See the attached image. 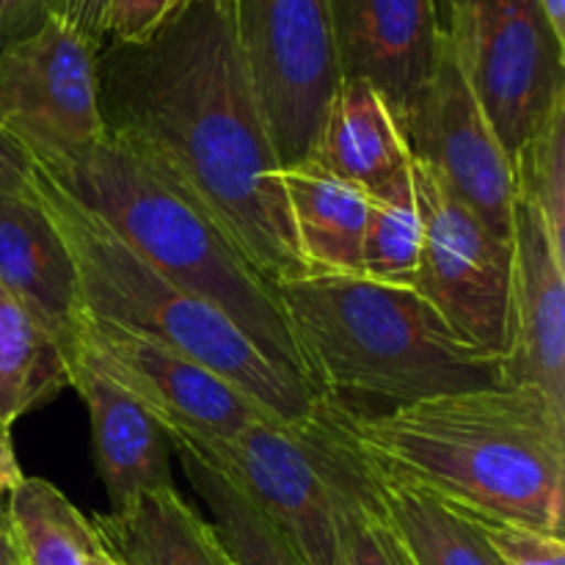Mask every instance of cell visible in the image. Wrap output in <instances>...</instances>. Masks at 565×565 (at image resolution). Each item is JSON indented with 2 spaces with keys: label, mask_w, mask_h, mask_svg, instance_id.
Listing matches in <instances>:
<instances>
[{
  "label": "cell",
  "mask_w": 565,
  "mask_h": 565,
  "mask_svg": "<svg viewBox=\"0 0 565 565\" xmlns=\"http://www.w3.org/2000/svg\"><path fill=\"white\" fill-rule=\"evenodd\" d=\"M276 290L309 384L331 401L397 408L502 384V359L463 340L414 287L303 274Z\"/></svg>",
  "instance_id": "3957f363"
},
{
  "label": "cell",
  "mask_w": 565,
  "mask_h": 565,
  "mask_svg": "<svg viewBox=\"0 0 565 565\" xmlns=\"http://www.w3.org/2000/svg\"><path fill=\"white\" fill-rule=\"evenodd\" d=\"M552 33L565 44V0H539Z\"/></svg>",
  "instance_id": "1f68e13d"
},
{
  "label": "cell",
  "mask_w": 565,
  "mask_h": 565,
  "mask_svg": "<svg viewBox=\"0 0 565 565\" xmlns=\"http://www.w3.org/2000/svg\"><path fill=\"white\" fill-rule=\"evenodd\" d=\"M58 0H0V50L36 31Z\"/></svg>",
  "instance_id": "83f0119b"
},
{
  "label": "cell",
  "mask_w": 565,
  "mask_h": 565,
  "mask_svg": "<svg viewBox=\"0 0 565 565\" xmlns=\"http://www.w3.org/2000/svg\"><path fill=\"white\" fill-rule=\"evenodd\" d=\"M342 81H367L397 121L441 53L434 0H326Z\"/></svg>",
  "instance_id": "5bb4252c"
},
{
  "label": "cell",
  "mask_w": 565,
  "mask_h": 565,
  "mask_svg": "<svg viewBox=\"0 0 565 565\" xmlns=\"http://www.w3.org/2000/svg\"><path fill=\"white\" fill-rule=\"evenodd\" d=\"M307 160L364 193L412 174V152L390 103L367 81L353 77L337 88Z\"/></svg>",
  "instance_id": "e0dca14e"
},
{
  "label": "cell",
  "mask_w": 565,
  "mask_h": 565,
  "mask_svg": "<svg viewBox=\"0 0 565 565\" xmlns=\"http://www.w3.org/2000/svg\"><path fill=\"white\" fill-rule=\"evenodd\" d=\"M0 285L50 331L70 364L75 362L83 320L81 281L36 191L0 193Z\"/></svg>",
  "instance_id": "9a60e30c"
},
{
  "label": "cell",
  "mask_w": 565,
  "mask_h": 565,
  "mask_svg": "<svg viewBox=\"0 0 565 565\" xmlns=\"http://www.w3.org/2000/svg\"><path fill=\"white\" fill-rule=\"evenodd\" d=\"M401 127L412 158L434 171L489 230L513 241V163L445 39L439 61Z\"/></svg>",
  "instance_id": "8fae6325"
},
{
  "label": "cell",
  "mask_w": 565,
  "mask_h": 565,
  "mask_svg": "<svg viewBox=\"0 0 565 565\" xmlns=\"http://www.w3.org/2000/svg\"><path fill=\"white\" fill-rule=\"evenodd\" d=\"M513 180L516 199L535 207L552 248L565 259V99L513 154Z\"/></svg>",
  "instance_id": "d4e9b609"
},
{
  "label": "cell",
  "mask_w": 565,
  "mask_h": 565,
  "mask_svg": "<svg viewBox=\"0 0 565 565\" xmlns=\"http://www.w3.org/2000/svg\"><path fill=\"white\" fill-rule=\"evenodd\" d=\"M70 386V359L50 331L0 285V430Z\"/></svg>",
  "instance_id": "44dd1931"
},
{
  "label": "cell",
  "mask_w": 565,
  "mask_h": 565,
  "mask_svg": "<svg viewBox=\"0 0 565 565\" xmlns=\"http://www.w3.org/2000/svg\"><path fill=\"white\" fill-rule=\"evenodd\" d=\"M33 177L36 166L0 132V193H33Z\"/></svg>",
  "instance_id": "f546056e"
},
{
  "label": "cell",
  "mask_w": 565,
  "mask_h": 565,
  "mask_svg": "<svg viewBox=\"0 0 565 565\" xmlns=\"http://www.w3.org/2000/svg\"><path fill=\"white\" fill-rule=\"evenodd\" d=\"M235 480L248 500L290 539L309 565H342L340 513L320 403L303 423L259 419L235 436L169 434Z\"/></svg>",
  "instance_id": "ba28073f"
},
{
  "label": "cell",
  "mask_w": 565,
  "mask_h": 565,
  "mask_svg": "<svg viewBox=\"0 0 565 565\" xmlns=\"http://www.w3.org/2000/svg\"><path fill=\"white\" fill-rule=\"evenodd\" d=\"M423 254V215H419L414 174L367 193V224L362 241V276L384 285L414 287Z\"/></svg>",
  "instance_id": "cb8c5ba5"
},
{
  "label": "cell",
  "mask_w": 565,
  "mask_h": 565,
  "mask_svg": "<svg viewBox=\"0 0 565 565\" xmlns=\"http://www.w3.org/2000/svg\"><path fill=\"white\" fill-rule=\"evenodd\" d=\"M478 522V519H475ZM502 565H565L563 535L524 524L478 522Z\"/></svg>",
  "instance_id": "484cf974"
},
{
  "label": "cell",
  "mask_w": 565,
  "mask_h": 565,
  "mask_svg": "<svg viewBox=\"0 0 565 565\" xmlns=\"http://www.w3.org/2000/svg\"><path fill=\"white\" fill-rule=\"evenodd\" d=\"M232 33L281 169L309 158L340 88L326 0H230Z\"/></svg>",
  "instance_id": "52a82bcc"
},
{
  "label": "cell",
  "mask_w": 565,
  "mask_h": 565,
  "mask_svg": "<svg viewBox=\"0 0 565 565\" xmlns=\"http://www.w3.org/2000/svg\"><path fill=\"white\" fill-rule=\"evenodd\" d=\"M329 403L348 445L381 478L478 522L563 535L565 412L535 386L456 392L381 414Z\"/></svg>",
  "instance_id": "7a4b0ae2"
},
{
  "label": "cell",
  "mask_w": 565,
  "mask_h": 565,
  "mask_svg": "<svg viewBox=\"0 0 565 565\" xmlns=\"http://www.w3.org/2000/svg\"><path fill=\"white\" fill-rule=\"evenodd\" d=\"M97 53L55 14L0 50V132L36 171L61 174L105 138Z\"/></svg>",
  "instance_id": "9c48e42d"
},
{
  "label": "cell",
  "mask_w": 565,
  "mask_h": 565,
  "mask_svg": "<svg viewBox=\"0 0 565 565\" xmlns=\"http://www.w3.org/2000/svg\"><path fill=\"white\" fill-rule=\"evenodd\" d=\"M44 177L152 268L224 309L265 356L309 384L274 281L158 166L105 132L81 163Z\"/></svg>",
  "instance_id": "277c9868"
},
{
  "label": "cell",
  "mask_w": 565,
  "mask_h": 565,
  "mask_svg": "<svg viewBox=\"0 0 565 565\" xmlns=\"http://www.w3.org/2000/svg\"><path fill=\"white\" fill-rule=\"evenodd\" d=\"M99 546L121 565H232L207 519L177 489L94 516Z\"/></svg>",
  "instance_id": "d6986e66"
},
{
  "label": "cell",
  "mask_w": 565,
  "mask_h": 565,
  "mask_svg": "<svg viewBox=\"0 0 565 565\" xmlns=\"http://www.w3.org/2000/svg\"><path fill=\"white\" fill-rule=\"evenodd\" d=\"M502 384L535 386L565 412V259L524 199L513 210V276Z\"/></svg>",
  "instance_id": "4fadbf2b"
},
{
  "label": "cell",
  "mask_w": 565,
  "mask_h": 565,
  "mask_svg": "<svg viewBox=\"0 0 565 565\" xmlns=\"http://www.w3.org/2000/svg\"><path fill=\"white\" fill-rule=\"evenodd\" d=\"M97 94L105 132L171 177L259 274L274 285L309 274L230 0H191L141 42L103 44Z\"/></svg>",
  "instance_id": "6da1fadb"
},
{
  "label": "cell",
  "mask_w": 565,
  "mask_h": 565,
  "mask_svg": "<svg viewBox=\"0 0 565 565\" xmlns=\"http://www.w3.org/2000/svg\"><path fill=\"white\" fill-rule=\"evenodd\" d=\"M22 478L25 475H22L20 463H17L11 430H0V505H3V497H9L20 486Z\"/></svg>",
  "instance_id": "4dcf8cb0"
},
{
  "label": "cell",
  "mask_w": 565,
  "mask_h": 565,
  "mask_svg": "<svg viewBox=\"0 0 565 565\" xmlns=\"http://www.w3.org/2000/svg\"><path fill=\"white\" fill-rule=\"evenodd\" d=\"M0 565H17V561H14V552H11L9 539H6L3 522H0Z\"/></svg>",
  "instance_id": "d6a6232c"
},
{
  "label": "cell",
  "mask_w": 565,
  "mask_h": 565,
  "mask_svg": "<svg viewBox=\"0 0 565 565\" xmlns=\"http://www.w3.org/2000/svg\"><path fill=\"white\" fill-rule=\"evenodd\" d=\"M70 386L86 403L92 450L110 511H121L138 497L174 489L171 439L163 423L130 392L110 381L77 351L70 364Z\"/></svg>",
  "instance_id": "2e32d148"
},
{
  "label": "cell",
  "mask_w": 565,
  "mask_h": 565,
  "mask_svg": "<svg viewBox=\"0 0 565 565\" xmlns=\"http://www.w3.org/2000/svg\"><path fill=\"white\" fill-rule=\"evenodd\" d=\"M33 191L70 248L83 312L196 359L281 423L296 425L312 417L323 395L265 356L224 309L152 268L42 171L33 177Z\"/></svg>",
  "instance_id": "5b68a950"
},
{
  "label": "cell",
  "mask_w": 565,
  "mask_h": 565,
  "mask_svg": "<svg viewBox=\"0 0 565 565\" xmlns=\"http://www.w3.org/2000/svg\"><path fill=\"white\" fill-rule=\"evenodd\" d=\"M423 215V254L414 290L472 345L505 356L513 241L497 235L434 171L412 158Z\"/></svg>",
  "instance_id": "30bf717a"
},
{
  "label": "cell",
  "mask_w": 565,
  "mask_h": 565,
  "mask_svg": "<svg viewBox=\"0 0 565 565\" xmlns=\"http://www.w3.org/2000/svg\"><path fill=\"white\" fill-rule=\"evenodd\" d=\"M77 351L163 423L166 434L226 439L259 419H276L241 386L196 359L83 312Z\"/></svg>",
  "instance_id": "7c38bea8"
},
{
  "label": "cell",
  "mask_w": 565,
  "mask_h": 565,
  "mask_svg": "<svg viewBox=\"0 0 565 565\" xmlns=\"http://www.w3.org/2000/svg\"><path fill=\"white\" fill-rule=\"evenodd\" d=\"M441 39L513 154L565 99V44L539 0H434Z\"/></svg>",
  "instance_id": "8992f818"
},
{
  "label": "cell",
  "mask_w": 565,
  "mask_h": 565,
  "mask_svg": "<svg viewBox=\"0 0 565 565\" xmlns=\"http://www.w3.org/2000/svg\"><path fill=\"white\" fill-rule=\"evenodd\" d=\"M281 185L309 274H362L367 193L312 160L281 169Z\"/></svg>",
  "instance_id": "ac0fdd59"
},
{
  "label": "cell",
  "mask_w": 565,
  "mask_h": 565,
  "mask_svg": "<svg viewBox=\"0 0 565 565\" xmlns=\"http://www.w3.org/2000/svg\"><path fill=\"white\" fill-rule=\"evenodd\" d=\"M367 472L375 508L408 565H502L472 516L428 491L381 478L370 467Z\"/></svg>",
  "instance_id": "ffe728a7"
},
{
  "label": "cell",
  "mask_w": 565,
  "mask_h": 565,
  "mask_svg": "<svg viewBox=\"0 0 565 565\" xmlns=\"http://www.w3.org/2000/svg\"><path fill=\"white\" fill-rule=\"evenodd\" d=\"M191 0H110L103 44L141 42Z\"/></svg>",
  "instance_id": "4316f807"
},
{
  "label": "cell",
  "mask_w": 565,
  "mask_h": 565,
  "mask_svg": "<svg viewBox=\"0 0 565 565\" xmlns=\"http://www.w3.org/2000/svg\"><path fill=\"white\" fill-rule=\"evenodd\" d=\"M110 0H58L53 14L75 28L77 33L103 47L105 39V17H108Z\"/></svg>",
  "instance_id": "f1b7e54d"
},
{
  "label": "cell",
  "mask_w": 565,
  "mask_h": 565,
  "mask_svg": "<svg viewBox=\"0 0 565 565\" xmlns=\"http://www.w3.org/2000/svg\"><path fill=\"white\" fill-rule=\"evenodd\" d=\"M0 513L17 565H88L99 550L92 519L44 478H22Z\"/></svg>",
  "instance_id": "7402d4cb"
},
{
  "label": "cell",
  "mask_w": 565,
  "mask_h": 565,
  "mask_svg": "<svg viewBox=\"0 0 565 565\" xmlns=\"http://www.w3.org/2000/svg\"><path fill=\"white\" fill-rule=\"evenodd\" d=\"M171 447L191 489L210 511V527L218 535L232 565H309L235 480L226 478L196 452L177 445Z\"/></svg>",
  "instance_id": "603a6c76"
},
{
  "label": "cell",
  "mask_w": 565,
  "mask_h": 565,
  "mask_svg": "<svg viewBox=\"0 0 565 565\" xmlns=\"http://www.w3.org/2000/svg\"><path fill=\"white\" fill-rule=\"evenodd\" d=\"M88 565H121V563L116 561V557H110L108 552H105L103 546H99V550L94 552V557H92V561H88Z\"/></svg>",
  "instance_id": "836d02e7"
}]
</instances>
